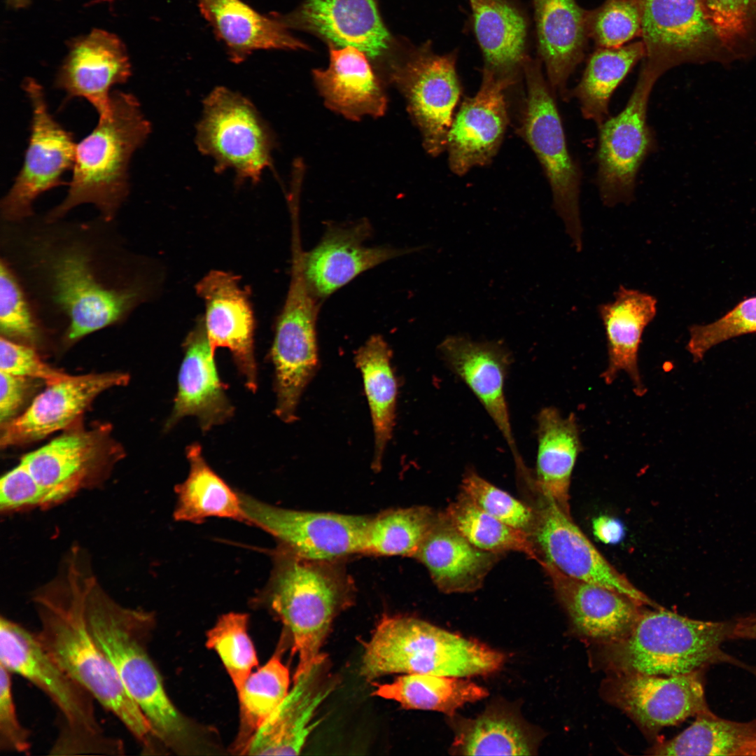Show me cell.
I'll return each mask as SVG.
<instances>
[{
	"instance_id": "cell-7",
	"label": "cell",
	"mask_w": 756,
	"mask_h": 756,
	"mask_svg": "<svg viewBox=\"0 0 756 756\" xmlns=\"http://www.w3.org/2000/svg\"><path fill=\"white\" fill-rule=\"evenodd\" d=\"M734 621L690 619L663 608L642 610L630 633L603 644L601 661L612 673L674 676L729 663L744 666L722 649Z\"/></svg>"
},
{
	"instance_id": "cell-13",
	"label": "cell",
	"mask_w": 756,
	"mask_h": 756,
	"mask_svg": "<svg viewBox=\"0 0 756 756\" xmlns=\"http://www.w3.org/2000/svg\"><path fill=\"white\" fill-rule=\"evenodd\" d=\"M318 308V300L306 281L302 259L295 257L270 352L275 374V414L286 423L296 420L302 393L318 366L316 329Z\"/></svg>"
},
{
	"instance_id": "cell-54",
	"label": "cell",
	"mask_w": 756,
	"mask_h": 756,
	"mask_svg": "<svg viewBox=\"0 0 756 756\" xmlns=\"http://www.w3.org/2000/svg\"><path fill=\"white\" fill-rule=\"evenodd\" d=\"M11 674L0 664V750L27 752L31 747L30 732L22 725L17 715Z\"/></svg>"
},
{
	"instance_id": "cell-52",
	"label": "cell",
	"mask_w": 756,
	"mask_h": 756,
	"mask_svg": "<svg viewBox=\"0 0 756 756\" xmlns=\"http://www.w3.org/2000/svg\"><path fill=\"white\" fill-rule=\"evenodd\" d=\"M0 371L44 381L47 385L62 381L70 374L44 363L33 346L1 336Z\"/></svg>"
},
{
	"instance_id": "cell-24",
	"label": "cell",
	"mask_w": 756,
	"mask_h": 756,
	"mask_svg": "<svg viewBox=\"0 0 756 756\" xmlns=\"http://www.w3.org/2000/svg\"><path fill=\"white\" fill-rule=\"evenodd\" d=\"M371 233L370 224L365 219L330 224L318 244L309 252H303L304 276L318 300L328 297L368 270L421 249L368 246L364 243Z\"/></svg>"
},
{
	"instance_id": "cell-15",
	"label": "cell",
	"mask_w": 756,
	"mask_h": 756,
	"mask_svg": "<svg viewBox=\"0 0 756 756\" xmlns=\"http://www.w3.org/2000/svg\"><path fill=\"white\" fill-rule=\"evenodd\" d=\"M239 496L245 521L265 530L280 547L300 556L342 561L364 554L372 516L285 509L246 495Z\"/></svg>"
},
{
	"instance_id": "cell-44",
	"label": "cell",
	"mask_w": 756,
	"mask_h": 756,
	"mask_svg": "<svg viewBox=\"0 0 756 756\" xmlns=\"http://www.w3.org/2000/svg\"><path fill=\"white\" fill-rule=\"evenodd\" d=\"M443 512L454 528L477 548L498 554L521 552L540 563L538 552L527 533L489 514L463 493Z\"/></svg>"
},
{
	"instance_id": "cell-6",
	"label": "cell",
	"mask_w": 756,
	"mask_h": 756,
	"mask_svg": "<svg viewBox=\"0 0 756 756\" xmlns=\"http://www.w3.org/2000/svg\"><path fill=\"white\" fill-rule=\"evenodd\" d=\"M503 653L421 619L386 615L365 643L360 674L368 680L393 673L469 678L498 671Z\"/></svg>"
},
{
	"instance_id": "cell-36",
	"label": "cell",
	"mask_w": 756,
	"mask_h": 756,
	"mask_svg": "<svg viewBox=\"0 0 756 756\" xmlns=\"http://www.w3.org/2000/svg\"><path fill=\"white\" fill-rule=\"evenodd\" d=\"M197 3L235 63L258 50L307 49L276 17L265 16L242 0H197Z\"/></svg>"
},
{
	"instance_id": "cell-20",
	"label": "cell",
	"mask_w": 756,
	"mask_h": 756,
	"mask_svg": "<svg viewBox=\"0 0 756 756\" xmlns=\"http://www.w3.org/2000/svg\"><path fill=\"white\" fill-rule=\"evenodd\" d=\"M338 685L322 653L305 672L293 676L287 696L240 752L248 755H296L318 724L317 711Z\"/></svg>"
},
{
	"instance_id": "cell-42",
	"label": "cell",
	"mask_w": 756,
	"mask_h": 756,
	"mask_svg": "<svg viewBox=\"0 0 756 756\" xmlns=\"http://www.w3.org/2000/svg\"><path fill=\"white\" fill-rule=\"evenodd\" d=\"M655 755H756V720L736 722L712 710L699 714L694 722L674 738L650 749Z\"/></svg>"
},
{
	"instance_id": "cell-10",
	"label": "cell",
	"mask_w": 756,
	"mask_h": 756,
	"mask_svg": "<svg viewBox=\"0 0 756 756\" xmlns=\"http://www.w3.org/2000/svg\"><path fill=\"white\" fill-rule=\"evenodd\" d=\"M533 514L530 538L540 559L561 573L598 584L638 605L662 608L636 587L598 551L556 501L536 482L533 474L519 479Z\"/></svg>"
},
{
	"instance_id": "cell-23",
	"label": "cell",
	"mask_w": 756,
	"mask_h": 756,
	"mask_svg": "<svg viewBox=\"0 0 756 756\" xmlns=\"http://www.w3.org/2000/svg\"><path fill=\"white\" fill-rule=\"evenodd\" d=\"M438 349L449 369L475 394L500 432L511 451L516 470L525 468L513 435L505 398V383L512 360L508 349L498 342L450 335Z\"/></svg>"
},
{
	"instance_id": "cell-17",
	"label": "cell",
	"mask_w": 756,
	"mask_h": 756,
	"mask_svg": "<svg viewBox=\"0 0 756 756\" xmlns=\"http://www.w3.org/2000/svg\"><path fill=\"white\" fill-rule=\"evenodd\" d=\"M601 690L607 701L652 733L711 710L701 669L674 676L612 673Z\"/></svg>"
},
{
	"instance_id": "cell-1",
	"label": "cell",
	"mask_w": 756,
	"mask_h": 756,
	"mask_svg": "<svg viewBox=\"0 0 756 756\" xmlns=\"http://www.w3.org/2000/svg\"><path fill=\"white\" fill-rule=\"evenodd\" d=\"M29 220L5 223L1 258L38 316L54 314L66 321L67 342L122 321L150 297L140 262L113 220Z\"/></svg>"
},
{
	"instance_id": "cell-18",
	"label": "cell",
	"mask_w": 756,
	"mask_h": 756,
	"mask_svg": "<svg viewBox=\"0 0 756 756\" xmlns=\"http://www.w3.org/2000/svg\"><path fill=\"white\" fill-rule=\"evenodd\" d=\"M106 431L66 433L22 458L43 491L46 507L95 486L106 476L113 454Z\"/></svg>"
},
{
	"instance_id": "cell-39",
	"label": "cell",
	"mask_w": 756,
	"mask_h": 756,
	"mask_svg": "<svg viewBox=\"0 0 756 756\" xmlns=\"http://www.w3.org/2000/svg\"><path fill=\"white\" fill-rule=\"evenodd\" d=\"M374 687L373 695L395 701L404 708L437 711L447 717L489 695L486 688L466 678L434 674H404Z\"/></svg>"
},
{
	"instance_id": "cell-55",
	"label": "cell",
	"mask_w": 756,
	"mask_h": 756,
	"mask_svg": "<svg viewBox=\"0 0 756 756\" xmlns=\"http://www.w3.org/2000/svg\"><path fill=\"white\" fill-rule=\"evenodd\" d=\"M29 378L0 371L1 427L15 418L25 398Z\"/></svg>"
},
{
	"instance_id": "cell-16",
	"label": "cell",
	"mask_w": 756,
	"mask_h": 756,
	"mask_svg": "<svg viewBox=\"0 0 756 756\" xmlns=\"http://www.w3.org/2000/svg\"><path fill=\"white\" fill-rule=\"evenodd\" d=\"M22 87L31 106V133L22 167L1 202V216L6 223L34 216V200L63 184L62 176L73 168L76 155L73 136L50 113L41 85L27 78Z\"/></svg>"
},
{
	"instance_id": "cell-37",
	"label": "cell",
	"mask_w": 756,
	"mask_h": 756,
	"mask_svg": "<svg viewBox=\"0 0 756 756\" xmlns=\"http://www.w3.org/2000/svg\"><path fill=\"white\" fill-rule=\"evenodd\" d=\"M537 426L535 481L565 512L570 514L571 475L582 451L576 417L573 413L564 417L557 408L546 407L538 414Z\"/></svg>"
},
{
	"instance_id": "cell-46",
	"label": "cell",
	"mask_w": 756,
	"mask_h": 756,
	"mask_svg": "<svg viewBox=\"0 0 756 756\" xmlns=\"http://www.w3.org/2000/svg\"><path fill=\"white\" fill-rule=\"evenodd\" d=\"M248 616L229 612L220 617L206 634V646L219 656L237 691L258 665L248 633Z\"/></svg>"
},
{
	"instance_id": "cell-3",
	"label": "cell",
	"mask_w": 756,
	"mask_h": 756,
	"mask_svg": "<svg viewBox=\"0 0 756 756\" xmlns=\"http://www.w3.org/2000/svg\"><path fill=\"white\" fill-rule=\"evenodd\" d=\"M86 577L85 612L97 644L113 666L126 692L147 720L153 738L180 751L195 734L169 698L146 648L153 616L111 596L92 570Z\"/></svg>"
},
{
	"instance_id": "cell-30",
	"label": "cell",
	"mask_w": 756,
	"mask_h": 756,
	"mask_svg": "<svg viewBox=\"0 0 756 756\" xmlns=\"http://www.w3.org/2000/svg\"><path fill=\"white\" fill-rule=\"evenodd\" d=\"M183 347L184 357L178 373V391L165 427L169 429L184 416H195L202 430L206 432L229 420L234 407L217 373L204 316L197 319Z\"/></svg>"
},
{
	"instance_id": "cell-48",
	"label": "cell",
	"mask_w": 756,
	"mask_h": 756,
	"mask_svg": "<svg viewBox=\"0 0 756 756\" xmlns=\"http://www.w3.org/2000/svg\"><path fill=\"white\" fill-rule=\"evenodd\" d=\"M642 0H606L589 11L588 34L599 48H617L640 36Z\"/></svg>"
},
{
	"instance_id": "cell-5",
	"label": "cell",
	"mask_w": 756,
	"mask_h": 756,
	"mask_svg": "<svg viewBox=\"0 0 756 756\" xmlns=\"http://www.w3.org/2000/svg\"><path fill=\"white\" fill-rule=\"evenodd\" d=\"M150 129L134 95L111 92L108 113L100 116L93 131L76 144L67 195L45 218H63L73 208L88 203L97 208L101 218L112 221L129 192L131 157Z\"/></svg>"
},
{
	"instance_id": "cell-26",
	"label": "cell",
	"mask_w": 756,
	"mask_h": 756,
	"mask_svg": "<svg viewBox=\"0 0 756 756\" xmlns=\"http://www.w3.org/2000/svg\"><path fill=\"white\" fill-rule=\"evenodd\" d=\"M472 29L483 59L482 74L506 84L512 94L524 84L528 54V20L514 0H468Z\"/></svg>"
},
{
	"instance_id": "cell-2",
	"label": "cell",
	"mask_w": 756,
	"mask_h": 756,
	"mask_svg": "<svg viewBox=\"0 0 756 756\" xmlns=\"http://www.w3.org/2000/svg\"><path fill=\"white\" fill-rule=\"evenodd\" d=\"M89 561L73 548L56 577L37 589L31 601L39 622L36 638L52 659L84 686L147 750L149 724L97 644L86 620L85 588Z\"/></svg>"
},
{
	"instance_id": "cell-57",
	"label": "cell",
	"mask_w": 756,
	"mask_h": 756,
	"mask_svg": "<svg viewBox=\"0 0 756 756\" xmlns=\"http://www.w3.org/2000/svg\"><path fill=\"white\" fill-rule=\"evenodd\" d=\"M732 638L756 640V615L735 620Z\"/></svg>"
},
{
	"instance_id": "cell-32",
	"label": "cell",
	"mask_w": 756,
	"mask_h": 756,
	"mask_svg": "<svg viewBox=\"0 0 756 756\" xmlns=\"http://www.w3.org/2000/svg\"><path fill=\"white\" fill-rule=\"evenodd\" d=\"M329 46L328 66L312 72L325 105L351 120L383 115L387 96L366 54L353 46Z\"/></svg>"
},
{
	"instance_id": "cell-45",
	"label": "cell",
	"mask_w": 756,
	"mask_h": 756,
	"mask_svg": "<svg viewBox=\"0 0 756 756\" xmlns=\"http://www.w3.org/2000/svg\"><path fill=\"white\" fill-rule=\"evenodd\" d=\"M290 674L281 660L274 654L262 666L251 673L237 691L241 729L237 750L240 751L270 714L287 696Z\"/></svg>"
},
{
	"instance_id": "cell-29",
	"label": "cell",
	"mask_w": 756,
	"mask_h": 756,
	"mask_svg": "<svg viewBox=\"0 0 756 756\" xmlns=\"http://www.w3.org/2000/svg\"><path fill=\"white\" fill-rule=\"evenodd\" d=\"M540 566L578 633L602 645L617 642L630 633L641 606L605 587L568 577L547 563Z\"/></svg>"
},
{
	"instance_id": "cell-33",
	"label": "cell",
	"mask_w": 756,
	"mask_h": 756,
	"mask_svg": "<svg viewBox=\"0 0 756 756\" xmlns=\"http://www.w3.org/2000/svg\"><path fill=\"white\" fill-rule=\"evenodd\" d=\"M454 755H536L542 733L527 723L510 703L496 700L475 718L447 717Z\"/></svg>"
},
{
	"instance_id": "cell-53",
	"label": "cell",
	"mask_w": 756,
	"mask_h": 756,
	"mask_svg": "<svg viewBox=\"0 0 756 756\" xmlns=\"http://www.w3.org/2000/svg\"><path fill=\"white\" fill-rule=\"evenodd\" d=\"M34 507H46L44 493L20 461L1 479L0 508L7 512Z\"/></svg>"
},
{
	"instance_id": "cell-14",
	"label": "cell",
	"mask_w": 756,
	"mask_h": 756,
	"mask_svg": "<svg viewBox=\"0 0 756 756\" xmlns=\"http://www.w3.org/2000/svg\"><path fill=\"white\" fill-rule=\"evenodd\" d=\"M657 81L640 70L622 110L598 125L596 185L601 202L608 207L633 202L638 174L657 146L647 116Z\"/></svg>"
},
{
	"instance_id": "cell-11",
	"label": "cell",
	"mask_w": 756,
	"mask_h": 756,
	"mask_svg": "<svg viewBox=\"0 0 756 756\" xmlns=\"http://www.w3.org/2000/svg\"><path fill=\"white\" fill-rule=\"evenodd\" d=\"M196 130L200 151L211 157L215 169L232 170L239 183H257L272 166L274 136L253 104L224 87L213 90L204 101Z\"/></svg>"
},
{
	"instance_id": "cell-47",
	"label": "cell",
	"mask_w": 756,
	"mask_h": 756,
	"mask_svg": "<svg viewBox=\"0 0 756 756\" xmlns=\"http://www.w3.org/2000/svg\"><path fill=\"white\" fill-rule=\"evenodd\" d=\"M39 321V316L18 276L1 258V336L34 346L41 338Z\"/></svg>"
},
{
	"instance_id": "cell-9",
	"label": "cell",
	"mask_w": 756,
	"mask_h": 756,
	"mask_svg": "<svg viewBox=\"0 0 756 756\" xmlns=\"http://www.w3.org/2000/svg\"><path fill=\"white\" fill-rule=\"evenodd\" d=\"M525 94L519 106L516 132L536 155L550 185L553 207L576 250L582 247L580 195L582 173L570 153L556 94L542 64L531 57L524 66Z\"/></svg>"
},
{
	"instance_id": "cell-50",
	"label": "cell",
	"mask_w": 756,
	"mask_h": 756,
	"mask_svg": "<svg viewBox=\"0 0 756 756\" xmlns=\"http://www.w3.org/2000/svg\"><path fill=\"white\" fill-rule=\"evenodd\" d=\"M756 332V297L746 299L717 321L690 327L686 349L698 362L714 346L731 338Z\"/></svg>"
},
{
	"instance_id": "cell-31",
	"label": "cell",
	"mask_w": 756,
	"mask_h": 756,
	"mask_svg": "<svg viewBox=\"0 0 756 756\" xmlns=\"http://www.w3.org/2000/svg\"><path fill=\"white\" fill-rule=\"evenodd\" d=\"M537 57L556 95L568 100V81L583 59L588 34L589 11L576 0H531Z\"/></svg>"
},
{
	"instance_id": "cell-38",
	"label": "cell",
	"mask_w": 756,
	"mask_h": 756,
	"mask_svg": "<svg viewBox=\"0 0 756 756\" xmlns=\"http://www.w3.org/2000/svg\"><path fill=\"white\" fill-rule=\"evenodd\" d=\"M391 351L382 336H371L359 348L355 362L361 372L374 436L372 465L381 468L394 426L398 385L391 364Z\"/></svg>"
},
{
	"instance_id": "cell-28",
	"label": "cell",
	"mask_w": 756,
	"mask_h": 756,
	"mask_svg": "<svg viewBox=\"0 0 756 756\" xmlns=\"http://www.w3.org/2000/svg\"><path fill=\"white\" fill-rule=\"evenodd\" d=\"M130 74L129 57L120 39L94 29L71 46L55 85L68 98L85 99L100 117L109 111L111 88L125 83Z\"/></svg>"
},
{
	"instance_id": "cell-19",
	"label": "cell",
	"mask_w": 756,
	"mask_h": 756,
	"mask_svg": "<svg viewBox=\"0 0 756 756\" xmlns=\"http://www.w3.org/2000/svg\"><path fill=\"white\" fill-rule=\"evenodd\" d=\"M642 4L645 56L640 69L657 79L680 64L699 59L718 41L699 0Z\"/></svg>"
},
{
	"instance_id": "cell-4",
	"label": "cell",
	"mask_w": 756,
	"mask_h": 756,
	"mask_svg": "<svg viewBox=\"0 0 756 756\" xmlns=\"http://www.w3.org/2000/svg\"><path fill=\"white\" fill-rule=\"evenodd\" d=\"M355 588L341 561L307 559L280 546L275 550L265 595L290 634L298 657L293 676L321 655L337 616L353 604Z\"/></svg>"
},
{
	"instance_id": "cell-27",
	"label": "cell",
	"mask_w": 756,
	"mask_h": 756,
	"mask_svg": "<svg viewBox=\"0 0 756 756\" xmlns=\"http://www.w3.org/2000/svg\"><path fill=\"white\" fill-rule=\"evenodd\" d=\"M276 18L287 28L309 31L329 46L355 47L373 59L383 56L391 42L374 0H307Z\"/></svg>"
},
{
	"instance_id": "cell-8",
	"label": "cell",
	"mask_w": 756,
	"mask_h": 756,
	"mask_svg": "<svg viewBox=\"0 0 756 756\" xmlns=\"http://www.w3.org/2000/svg\"><path fill=\"white\" fill-rule=\"evenodd\" d=\"M0 664L31 682L57 707L59 727L52 755H122L123 741L106 735L92 694L58 666L36 634L4 616L0 620Z\"/></svg>"
},
{
	"instance_id": "cell-49",
	"label": "cell",
	"mask_w": 756,
	"mask_h": 756,
	"mask_svg": "<svg viewBox=\"0 0 756 756\" xmlns=\"http://www.w3.org/2000/svg\"><path fill=\"white\" fill-rule=\"evenodd\" d=\"M461 490L489 514L530 535L533 514L526 502L516 499L471 469L468 470L463 477Z\"/></svg>"
},
{
	"instance_id": "cell-40",
	"label": "cell",
	"mask_w": 756,
	"mask_h": 756,
	"mask_svg": "<svg viewBox=\"0 0 756 756\" xmlns=\"http://www.w3.org/2000/svg\"><path fill=\"white\" fill-rule=\"evenodd\" d=\"M186 456L190 472L175 488L178 500L174 518L195 523L211 517L245 521L239 494L209 466L201 446L191 444L186 448Z\"/></svg>"
},
{
	"instance_id": "cell-41",
	"label": "cell",
	"mask_w": 756,
	"mask_h": 756,
	"mask_svg": "<svg viewBox=\"0 0 756 756\" xmlns=\"http://www.w3.org/2000/svg\"><path fill=\"white\" fill-rule=\"evenodd\" d=\"M645 56L644 45L636 41L617 48H599L589 58L578 83L569 90L584 118L599 125L609 116L615 90Z\"/></svg>"
},
{
	"instance_id": "cell-35",
	"label": "cell",
	"mask_w": 756,
	"mask_h": 756,
	"mask_svg": "<svg viewBox=\"0 0 756 756\" xmlns=\"http://www.w3.org/2000/svg\"><path fill=\"white\" fill-rule=\"evenodd\" d=\"M606 332L608 363L601 374L604 382L612 384L621 371L629 377L634 391L643 396L646 389L638 365V353L643 332L657 312L656 299L640 290L620 286L615 300L598 307Z\"/></svg>"
},
{
	"instance_id": "cell-22",
	"label": "cell",
	"mask_w": 756,
	"mask_h": 756,
	"mask_svg": "<svg viewBox=\"0 0 756 756\" xmlns=\"http://www.w3.org/2000/svg\"><path fill=\"white\" fill-rule=\"evenodd\" d=\"M239 277L222 270H211L195 286L205 304L204 316L211 349L230 350L235 365L252 392L258 387L254 356L255 319L248 291L239 284Z\"/></svg>"
},
{
	"instance_id": "cell-51",
	"label": "cell",
	"mask_w": 756,
	"mask_h": 756,
	"mask_svg": "<svg viewBox=\"0 0 756 756\" xmlns=\"http://www.w3.org/2000/svg\"><path fill=\"white\" fill-rule=\"evenodd\" d=\"M719 42L732 47L756 24V0H699Z\"/></svg>"
},
{
	"instance_id": "cell-12",
	"label": "cell",
	"mask_w": 756,
	"mask_h": 756,
	"mask_svg": "<svg viewBox=\"0 0 756 756\" xmlns=\"http://www.w3.org/2000/svg\"><path fill=\"white\" fill-rule=\"evenodd\" d=\"M458 50L440 55L430 41L412 47L389 66L388 78L403 95L407 111L431 156L446 150L454 110L462 94Z\"/></svg>"
},
{
	"instance_id": "cell-43",
	"label": "cell",
	"mask_w": 756,
	"mask_h": 756,
	"mask_svg": "<svg viewBox=\"0 0 756 756\" xmlns=\"http://www.w3.org/2000/svg\"><path fill=\"white\" fill-rule=\"evenodd\" d=\"M439 512L427 506L392 509L372 516L365 554L414 557Z\"/></svg>"
},
{
	"instance_id": "cell-21",
	"label": "cell",
	"mask_w": 756,
	"mask_h": 756,
	"mask_svg": "<svg viewBox=\"0 0 756 756\" xmlns=\"http://www.w3.org/2000/svg\"><path fill=\"white\" fill-rule=\"evenodd\" d=\"M511 94L506 84L482 74L477 93L464 99L454 117L446 147L454 174L463 176L492 162L510 122Z\"/></svg>"
},
{
	"instance_id": "cell-56",
	"label": "cell",
	"mask_w": 756,
	"mask_h": 756,
	"mask_svg": "<svg viewBox=\"0 0 756 756\" xmlns=\"http://www.w3.org/2000/svg\"><path fill=\"white\" fill-rule=\"evenodd\" d=\"M593 527L595 535L606 543L617 542L624 533L620 523L608 517H600L595 519Z\"/></svg>"
},
{
	"instance_id": "cell-34",
	"label": "cell",
	"mask_w": 756,
	"mask_h": 756,
	"mask_svg": "<svg viewBox=\"0 0 756 756\" xmlns=\"http://www.w3.org/2000/svg\"><path fill=\"white\" fill-rule=\"evenodd\" d=\"M499 555L471 544L449 522L444 512H439L414 558L425 566L439 590L452 594L469 593L481 588Z\"/></svg>"
},
{
	"instance_id": "cell-25",
	"label": "cell",
	"mask_w": 756,
	"mask_h": 756,
	"mask_svg": "<svg viewBox=\"0 0 756 756\" xmlns=\"http://www.w3.org/2000/svg\"><path fill=\"white\" fill-rule=\"evenodd\" d=\"M127 374L108 372L69 375L48 384L20 415L1 428L2 448L40 440L71 424L102 392L126 385Z\"/></svg>"
}]
</instances>
